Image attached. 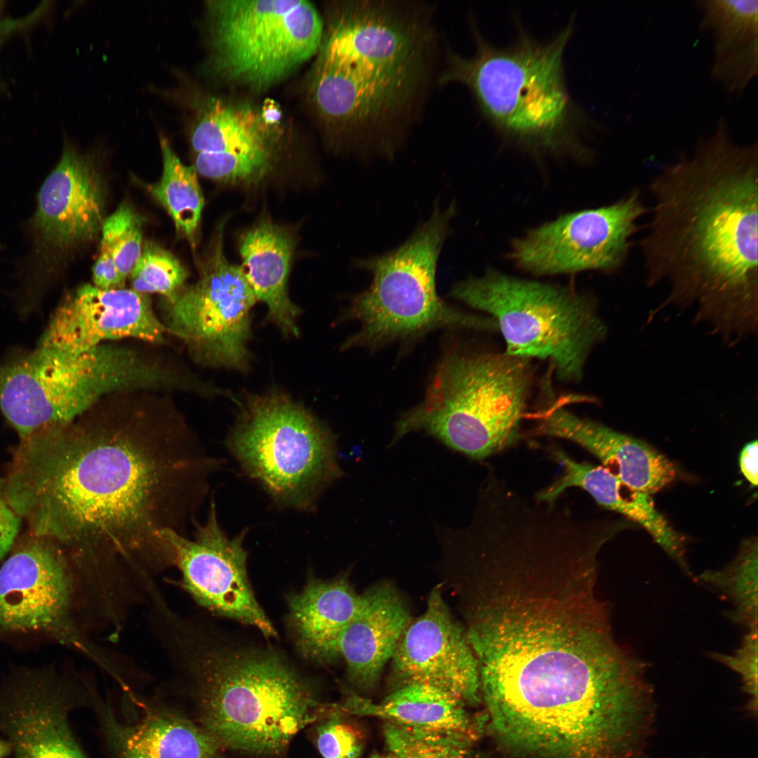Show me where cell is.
I'll return each instance as SVG.
<instances>
[{
  "mask_svg": "<svg viewBox=\"0 0 758 758\" xmlns=\"http://www.w3.org/2000/svg\"><path fill=\"white\" fill-rule=\"evenodd\" d=\"M272 159L255 157H225L211 154L195 155L194 168L208 179L231 184H251L262 180Z\"/></svg>",
  "mask_w": 758,
  "mask_h": 758,
  "instance_id": "cell-34",
  "label": "cell"
},
{
  "mask_svg": "<svg viewBox=\"0 0 758 758\" xmlns=\"http://www.w3.org/2000/svg\"><path fill=\"white\" fill-rule=\"evenodd\" d=\"M142 225L140 215L123 202L106 217L102 227L100 249L111 255L125 283L142 251Z\"/></svg>",
  "mask_w": 758,
  "mask_h": 758,
  "instance_id": "cell-33",
  "label": "cell"
},
{
  "mask_svg": "<svg viewBox=\"0 0 758 758\" xmlns=\"http://www.w3.org/2000/svg\"><path fill=\"white\" fill-rule=\"evenodd\" d=\"M455 213L453 203L445 210L436 208L399 247L357 260V267L368 271L373 281L354 296L345 314L360 328L343 349L375 350L444 327L498 331L491 317L455 309L437 294V262Z\"/></svg>",
  "mask_w": 758,
  "mask_h": 758,
  "instance_id": "cell-8",
  "label": "cell"
},
{
  "mask_svg": "<svg viewBox=\"0 0 758 758\" xmlns=\"http://www.w3.org/2000/svg\"><path fill=\"white\" fill-rule=\"evenodd\" d=\"M383 737L399 758H470L474 741L464 735L385 722Z\"/></svg>",
  "mask_w": 758,
  "mask_h": 758,
  "instance_id": "cell-31",
  "label": "cell"
},
{
  "mask_svg": "<svg viewBox=\"0 0 758 758\" xmlns=\"http://www.w3.org/2000/svg\"><path fill=\"white\" fill-rule=\"evenodd\" d=\"M193 524L192 538L173 531L164 533L182 588L209 612L254 627L267 638L277 637L248 580L243 545L246 529L230 538L218 522L213 500L205 521L196 519Z\"/></svg>",
  "mask_w": 758,
  "mask_h": 758,
  "instance_id": "cell-15",
  "label": "cell"
},
{
  "mask_svg": "<svg viewBox=\"0 0 758 758\" xmlns=\"http://www.w3.org/2000/svg\"><path fill=\"white\" fill-rule=\"evenodd\" d=\"M757 552V539H748L730 564L719 570H707L697 579L729 601L732 609L728 618L747 630L757 628L758 623Z\"/></svg>",
  "mask_w": 758,
  "mask_h": 758,
  "instance_id": "cell-30",
  "label": "cell"
},
{
  "mask_svg": "<svg viewBox=\"0 0 758 758\" xmlns=\"http://www.w3.org/2000/svg\"><path fill=\"white\" fill-rule=\"evenodd\" d=\"M338 709L345 713L383 719L385 722L458 733L475 740L479 723L458 697L439 689L421 684L399 688L380 703L357 694L347 697Z\"/></svg>",
  "mask_w": 758,
  "mask_h": 758,
  "instance_id": "cell-27",
  "label": "cell"
},
{
  "mask_svg": "<svg viewBox=\"0 0 758 758\" xmlns=\"http://www.w3.org/2000/svg\"><path fill=\"white\" fill-rule=\"evenodd\" d=\"M21 519L8 503L0 477V561L13 548L20 530Z\"/></svg>",
  "mask_w": 758,
  "mask_h": 758,
  "instance_id": "cell-37",
  "label": "cell"
},
{
  "mask_svg": "<svg viewBox=\"0 0 758 758\" xmlns=\"http://www.w3.org/2000/svg\"><path fill=\"white\" fill-rule=\"evenodd\" d=\"M294 248L292 234L268 219L246 231L239 245L241 267L257 301L267 307V321L286 337L299 334L297 319L300 309L288 292Z\"/></svg>",
  "mask_w": 758,
  "mask_h": 758,
  "instance_id": "cell-25",
  "label": "cell"
},
{
  "mask_svg": "<svg viewBox=\"0 0 758 758\" xmlns=\"http://www.w3.org/2000/svg\"><path fill=\"white\" fill-rule=\"evenodd\" d=\"M700 28L712 41V79L730 95H740L758 72V1L700 0Z\"/></svg>",
  "mask_w": 758,
  "mask_h": 758,
  "instance_id": "cell-24",
  "label": "cell"
},
{
  "mask_svg": "<svg viewBox=\"0 0 758 758\" xmlns=\"http://www.w3.org/2000/svg\"><path fill=\"white\" fill-rule=\"evenodd\" d=\"M364 744L363 730L337 714L318 728L317 746L324 758H358Z\"/></svg>",
  "mask_w": 758,
  "mask_h": 758,
  "instance_id": "cell-35",
  "label": "cell"
},
{
  "mask_svg": "<svg viewBox=\"0 0 758 758\" xmlns=\"http://www.w3.org/2000/svg\"><path fill=\"white\" fill-rule=\"evenodd\" d=\"M76 576L53 541L32 534L20 540L0 568V634L44 633L105 670L112 657L84 636L73 618Z\"/></svg>",
  "mask_w": 758,
  "mask_h": 758,
  "instance_id": "cell-12",
  "label": "cell"
},
{
  "mask_svg": "<svg viewBox=\"0 0 758 758\" xmlns=\"http://www.w3.org/2000/svg\"><path fill=\"white\" fill-rule=\"evenodd\" d=\"M649 211L634 188L609 205L562 214L528 230L511 242L507 257L536 276L616 273L625 265L639 220Z\"/></svg>",
  "mask_w": 758,
  "mask_h": 758,
  "instance_id": "cell-13",
  "label": "cell"
},
{
  "mask_svg": "<svg viewBox=\"0 0 758 758\" xmlns=\"http://www.w3.org/2000/svg\"><path fill=\"white\" fill-rule=\"evenodd\" d=\"M160 147L162 175L149 191L171 216L177 232L194 246L204 204L197 173L180 161L164 137Z\"/></svg>",
  "mask_w": 758,
  "mask_h": 758,
  "instance_id": "cell-29",
  "label": "cell"
},
{
  "mask_svg": "<svg viewBox=\"0 0 758 758\" xmlns=\"http://www.w3.org/2000/svg\"><path fill=\"white\" fill-rule=\"evenodd\" d=\"M449 295L496 322L508 354L547 361L556 378L578 383L608 328L596 298L572 286L488 268L455 284Z\"/></svg>",
  "mask_w": 758,
  "mask_h": 758,
  "instance_id": "cell-7",
  "label": "cell"
},
{
  "mask_svg": "<svg viewBox=\"0 0 758 758\" xmlns=\"http://www.w3.org/2000/svg\"><path fill=\"white\" fill-rule=\"evenodd\" d=\"M196 154L272 159V143L261 114L221 102L204 112L192 133Z\"/></svg>",
  "mask_w": 758,
  "mask_h": 758,
  "instance_id": "cell-28",
  "label": "cell"
},
{
  "mask_svg": "<svg viewBox=\"0 0 758 758\" xmlns=\"http://www.w3.org/2000/svg\"><path fill=\"white\" fill-rule=\"evenodd\" d=\"M757 628L747 630L740 646L733 654L709 653L713 660L738 673L748 692L756 697L757 684Z\"/></svg>",
  "mask_w": 758,
  "mask_h": 758,
  "instance_id": "cell-36",
  "label": "cell"
},
{
  "mask_svg": "<svg viewBox=\"0 0 758 758\" xmlns=\"http://www.w3.org/2000/svg\"><path fill=\"white\" fill-rule=\"evenodd\" d=\"M548 399L538 411L535 434L577 444L599 458L603 467L621 481L649 495L675 478L674 464L651 445L598 421L578 416Z\"/></svg>",
  "mask_w": 758,
  "mask_h": 758,
  "instance_id": "cell-20",
  "label": "cell"
},
{
  "mask_svg": "<svg viewBox=\"0 0 758 758\" xmlns=\"http://www.w3.org/2000/svg\"><path fill=\"white\" fill-rule=\"evenodd\" d=\"M391 660L399 686L421 684L448 692L465 704L479 702L477 658L439 587L431 592L425 612L411 620L404 630Z\"/></svg>",
  "mask_w": 758,
  "mask_h": 758,
  "instance_id": "cell-18",
  "label": "cell"
},
{
  "mask_svg": "<svg viewBox=\"0 0 758 758\" xmlns=\"http://www.w3.org/2000/svg\"><path fill=\"white\" fill-rule=\"evenodd\" d=\"M102 401L20 439L4 478L30 533L93 585L173 566L164 533L185 534L220 465L175 411Z\"/></svg>",
  "mask_w": 758,
  "mask_h": 758,
  "instance_id": "cell-1",
  "label": "cell"
},
{
  "mask_svg": "<svg viewBox=\"0 0 758 758\" xmlns=\"http://www.w3.org/2000/svg\"><path fill=\"white\" fill-rule=\"evenodd\" d=\"M563 472L552 484L536 495L539 501L554 503L571 487L587 491L600 505L638 523L688 576H691L681 536L656 510L651 495L623 483L608 469L578 462L559 448H552Z\"/></svg>",
  "mask_w": 758,
  "mask_h": 758,
  "instance_id": "cell-23",
  "label": "cell"
},
{
  "mask_svg": "<svg viewBox=\"0 0 758 758\" xmlns=\"http://www.w3.org/2000/svg\"><path fill=\"white\" fill-rule=\"evenodd\" d=\"M651 218L639 241L646 283L660 307H695L725 343L757 331L758 146L734 140L726 120L650 181Z\"/></svg>",
  "mask_w": 758,
  "mask_h": 758,
  "instance_id": "cell-3",
  "label": "cell"
},
{
  "mask_svg": "<svg viewBox=\"0 0 758 758\" xmlns=\"http://www.w3.org/2000/svg\"><path fill=\"white\" fill-rule=\"evenodd\" d=\"M186 268L171 253L151 243L143 244L141 255L129 278L133 290L143 294L158 293L169 300L185 286Z\"/></svg>",
  "mask_w": 758,
  "mask_h": 758,
  "instance_id": "cell-32",
  "label": "cell"
},
{
  "mask_svg": "<svg viewBox=\"0 0 758 758\" xmlns=\"http://www.w3.org/2000/svg\"><path fill=\"white\" fill-rule=\"evenodd\" d=\"M467 638L492 719L559 735L592 724L648 679V664L613 637L595 574L557 559L493 571Z\"/></svg>",
  "mask_w": 758,
  "mask_h": 758,
  "instance_id": "cell-2",
  "label": "cell"
},
{
  "mask_svg": "<svg viewBox=\"0 0 758 758\" xmlns=\"http://www.w3.org/2000/svg\"><path fill=\"white\" fill-rule=\"evenodd\" d=\"M93 702L112 758H221L217 741L173 710L145 703L140 717L126 722L94 696Z\"/></svg>",
  "mask_w": 758,
  "mask_h": 758,
  "instance_id": "cell-22",
  "label": "cell"
},
{
  "mask_svg": "<svg viewBox=\"0 0 758 758\" xmlns=\"http://www.w3.org/2000/svg\"><path fill=\"white\" fill-rule=\"evenodd\" d=\"M167 333L149 295L86 284L58 305L39 343L76 355L124 338L162 344Z\"/></svg>",
  "mask_w": 758,
  "mask_h": 758,
  "instance_id": "cell-17",
  "label": "cell"
},
{
  "mask_svg": "<svg viewBox=\"0 0 758 758\" xmlns=\"http://www.w3.org/2000/svg\"><path fill=\"white\" fill-rule=\"evenodd\" d=\"M81 689L55 668L20 669L0 684V732L14 758H88L69 714Z\"/></svg>",
  "mask_w": 758,
  "mask_h": 758,
  "instance_id": "cell-16",
  "label": "cell"
},
{
  "mask_svg": "<svg viewBox=\"0 0 758 758\" xmlns=\"http://www.w3.org/2000/svg\"><path fill=\"white\" fill-rule=\"evenodd\" d=\"M157 640L179 674L190 679L200 726L220 747L257 754L284 751L324 707L279 652L219 639L175 614Z\"/></svg>",
  "mask_w": 758,
  "mask_h": 758,
  "instance_id": "cell-4",
  "label": "cell"
},
{
  "mask_svg": "<svg viewBox=\"0 0 758 758\" xmlns=\"http://www.w3.org/2000/svg\"><path fill=\"white\" fill-rule=\"evenodd\" d=\"M224 226L218 225L197 282L164 300L162 321L198 363L243 372L250 365L247 343L257 299L242 267L225 257Z\"/></svg>",
  "mask_w": 758,
  "mask_h": 758,
  "instance_id": "cell-11",
  "label": "cell"
},
{
  "mask_svg": "<svg viewBox=\"0 0 758 758\" xmlns=\"http://www.w3.org/2000/svg\"><path fill=\"white\" fill-rule=\"evenodd\" d=\"M107 196V181L95 159L65 145L41 187L28 223L32 241L29 286L45 284L74 253L100 236Z\"/></svg>",
  "mask_w": 758,
  "mask_h": 758,
  "instance_id": "cell-14",
  "label": "cell"
},
{
  "mask_svg": "<svg viewBox=\"0 0 758 758\" xmlns=\"http://www.w3.org/2000/svg\"><path fill=\"white\" fill-rule=\"evenodd\" d=\"M532 361L458 349L439 363L420 404L397 422L394 441L423 430L481 460L514 444L533 390Z\"/></svg>",
  "mask_w": 758,
  "mask_h": 758,
  "instance_id": "cell-6",
  "label": "cell"
},
{
  "mask_svg": "<svg viewBox=\"0 0 758 758\" xmlns=\"http://www.w3.org/2000/svg\"><path fill=\"white\" fill-rule=\"evenodd\" d=\"M261 117L265 124H274L279 120L281 113L275 107L270 105L263 111Z\"/></svg>",
  "mask_w": 758,
  "mask_h": 758,
  "instance_id": "cell-40",
  "label": "cell"
},
{
  "mask_svg": "<svg viewBox=\"0 0 758 758\" xmlns=\"http://www.w3.org/2000/svg\"><path fill=\"white\" fill-rule=\"evenodd\" d=\"M13 754V746L6 738H0V758H6Z\"/></svg>",
  "mask_w": 758,
  "mask_h": 758,
  "instance_id": "cell-41",
  "label": "cell"
},
{
  "mask_svg": "<svg viewBox=\"0 0 758 758\" xmlns=\"http://www.w3.org/2000/svg\"><path fill=\"white\" fill-rule=\"evenodd\" d=\"M411 620L404 601L390 585H378L361 594L337 644L338 657L345 660L348 679L356 689L368 691L375 686Z\"/></svg>",
  "mask_w": 758,
  "mask_h": 758,
  "instance_id": "cell-21",
  "label": "cell"
},
{
  "mask_svg": "<svg viewBox=\"0 0 758 758\" xmlns=\"http://www.w3.org/2000/svg\"><path fill=\"white\" fill-rule=\"evenodd\" d=\"M404 7L354 2L343 11L325 41L321 58L358 60L399 72L425 70L428 32Z\"/></svg>",
  "mask_w": 758,
  "mask_h": 758,
  "instance_id": "cell-19",
  "label": "cell"
},
{
  "mask_svg": "<svg viewBox=\"0 0 758 758\" xmlns=\"http://www.w3.org/2000/svg\"><path fill=\"white\" fill-rule=\"evenodd\" d=\"M758 444L755 439L747 443L742 449L739 456V466L745 479L752 486L758 482Z\"/></svg>",
  "mask_w": 758,
  "mask_h": 758,
  "instance_id": "cell-39",
  "label": "cell"
},
{
  "mask_svg": "<svg viewBox=\"0 0 758 758\" xmlns=\"http://www.w3.org/2000/svg\"><path fill=\"white\" fill-rule=\"evenodd\" d=\"M215 63L257 89L275 84L318 51L323 22L305 0L211 1Z\"/></svg>",
  "mask_w": 758,
  "mask_h": 758,
  "instance_id": "cell-10",
  "label": "cell"
},
{
  "mask_svg": "<svg viewBox=\"0 0 758 758\" xmlns=\"http://www.w3.org/2000/svg\"><path fill=\"white\" fill-rule=\"evenodd\" d=\"M573 22L546 42L521 30L505 48L476 32L474 55L451 54L441 81L467 87L488 124L516 148L538 159H590L592 152L583 139L597 124L572 98L565 75L564 55Z\"/></svg>",
  "mask_w": 758,
  "mask_h": 758,
  "instance_id": "cell-5",
  "label": "cell"
},
{
  "mask_svg": "<svg viewBox=\"0 0 758 758\" xmlns=\"http://www.w3.org/2000/svg\"><path fill=\"white\" fill-rule=\"evenodd\" d=\"M360 601L361 594L343 578H311L300 592L289 595L288 623L302 656L320 664L338 658V638Z\"/></svg>",
  "mask_w": 758,
  "mask_h": 758,
  "instance_id": "cell-26",
  "label": "cell"
},
{
  "mask_svg": "<svg viewBox=\"0 0 758 758\" xmlns=\"http://www.w3.org/2000/svg\"><path fill=\"white\" fill-rule=\"evenodd\" d=\"M93 285L103 289H119L125 288L115 262L111 255L106 251H100L92 270Z\"/></svg>",
  "mask_w": 758,
  "mask_h": 758,
  "instance_id": "cell-38",
  "label": "cell"
},
{
  "mask_svg": "<svg viewBox=\"0 0 758 758\" xmlns=\"http://www.w3.org/2000/svg\"><path fill=\"white\" fill-rule=\"evenodd\" d=\"M235 402L239 413L227 446L241 470L277 505L313 508L342 475L331 430L280 391L247 394Z\"/></svg>",
  "mask_w": 758,
  "mask_h": 758,
  "instance_id": "cell-9",
  "label": "cell"
},
{
  "mask_svg": "<svg viewBox=\"0 0 758 758\" xmlns=\"http://www.w3.org/2000/svg\"><path fill=\"white\" fill-rule=\"evenodd\" d=\"M369 758H399L395 754L389 752L387 754H373Z\"/></svg>",
  "mask_w": 758,
  "mask_h": 758,
  "instance_id": "cell-42",
  "label": "cell"
}]
</instances>
